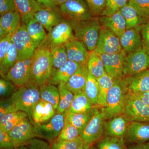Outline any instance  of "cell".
<instances>
[{"instance_id":"6da1fadb","label":"cell","mask_w":149,"mask_h":149,"mask_svg":"<svg viewBox=\"0 0 149 149\" xmlns=\"http://www.w3.org/2000/svg\"><path fill=\"white\" fill-rule=\"evenodd\" d=\"M52 72L50 49L47 41L37 48L34 54L30 83L39 87L47 84Z\"/></svg>"},{"instance_id":"7a4b0ae2","label":"cell","mask_w":149,"mask_h":149,"mask_svg":"<svg viewBox=\"0 0 149 149\" xmlns=\"http://www.w3.org/2000/svg\"><path fill=\"white\" fill-rule=\"evenodd\" d=\"M40 88L37 85L30 82L19 88L10 97L16 111L26 113L33 125L32 111L40 100Z\"/></svg>"},{"instance_id":"3957f363","label":"cell","mask_w":149,"mask_h":149,"mask_svg":"<svg viewBox=\"0 0 149 149\" xmlns=\"http://www.w3.org/2000/svg\"><path fill=\"white\" fill-rule=\"evenodd\" d=\"M68 20L73 28L74 37L85 44L89 52L95 50L101 28L99 17L83 21Z\"/></svg>"},{"instance_id":"277c9868","label":"cell","mask_w":149,"mask_h":149,"mask_svg":"<svg viewBox=\"0 0 149 149\" xmlns=\"http://www.w3.org/2000/svg\"><path fill=\"white\" fill-rule=\"evenodd\" d=\"M128 91L125 78L116 79L107 96L106 106L104 108L106 120L123 113L125 97Z\"/></svg>"},{"instance_id":"5b68a950","label":"cell","mask_w":149,"mask_h":149,"mask_svg":"<svg viewBox=\"0 0 149 149\" xmlns=\"http://www.w3.org/2000/svg\"><path fill=\"white\" fill-rule=\"evenodd\" d=\"M92 118L80 134L84 143L92 145L101 139L104 134L105 113L104 108L94 107Z\"/></svg>"},{"instance_id":"8992f818","label":"cell","mask_w":149,"mask_h":149,"mask_svg":"<svg viewBox=\"0 0 149 149\" xmlns=\"http://www.w3.org/2000/svg\"><path fill=\"white\" fill-rule=\"evenodd\" d=\"M123 114L130 122H149V107L136 93L128 91Z\"/></svg>"},{"instance_id":"52a82bcc","label":"cell","mask_w":149,"mask_h":149,"mask_svg":"<svg viewBox=\"0 0 149 149\" xmlns=\"http://www.w3.org/2000/svg\"><path fill=\"white\" fill-rule=\"evenodd\" d=\"M66 112L64 113H57L50 120L34 124L33 126L36 138L49 143L57 139L65 123Z\"/></svg>"},{"instance_id":"ba28073f","label":"cell","mask_w":149,"mask_h":149,"mask_svg":"<svg viewBox=\"0 0 149 149\" xmlns=\"http://www.w3.org/2000/svg\"><path fill=\"white\" fill-rule=\"evenodd\" d=\"M58 8L65 18L68 20L83 21L95 17L85 0H68Z\"/></svg>"},{"instance_id":"9c48e42d","label":"cell","mask_w":149,"mask_h":149,"mask_svg":"<svg viewBox=\"0 0 149 149\" xmlns=\"http://www.w3.org/2000/svg\"><path fill=\"white\" fill-rule=\"evenodd\" d=\"M11 41L18 52V60L32 57L38 48L29 36L25 24L22 22L13 34Z\"/></svg>"},{"instance_id":"30bf717a","label":"cell","mask_w":149,"mask_h":149,"mask_svg":"<svg viewBox=\"0 0 149 149\" xmlns=\"http://www.w3.org/2000/svg\"><path fill=\"white\" fill-rule=\"evenodd\" d=\"M149 69V55L143 47L127 53L123 68V77H130Z\"/></svg>"},{"instance_id":"8fae6325","label":"cell","mask_w":149,"mask_h":149,"mask_svg":"<svg viewBox=\"0 0 149 149\" xmlns=\"http://www.w3.org/2000/svg\"><path fill=\"white\" fill-rule=\"evenodd\" d=\"M34 56L18 60L4 78L12 81L18 88L30 83Z\"/></svg>"},{"instance_id":"7c38bea8","label":"cell","mask_w":149,"mask_h":149,"mask_svg":"<svg viewBox=\"0 0 149 149\" xmlns=\"http://www.w3.org/2000/svg\"><path fill=\"white\" fill-rule=\"evenodd\" d=\"M8 134L15 148L27 146L29 141L36 138L34 126L28 117L22 119Z\"/></svg>"},{"instance_id":"4fadbf2b","label":"cell","mask_w":149,"mask_h":149,"mask_svg":"<svg viewBox=\"0 0 149 149\" xmlns=\"http://www.w3.org/2000/svg\"><path fill=\"white\" fill-rule=\"evenodd\" d=\"M120 38L109 29L101 27L95 52L99 54L117 53L122 50Z\"/></svg>"},{"instance_id":"5bb4252c","label":"cell","mask_w":149,"mask_h":149,"mask_svg":"<svg viewBox=\"0 0 149 149\" xmlns=\"http://www.w3.org/2000/svg\"><path fill=\"white\" fill-rule=\"evenodd\" d=\"M100 55L107 73L114 79L120 80L123 78V68L127 53L122 50L117 53Z\"/></svg>"},{"instance_id":"9a60e30c","label":"cell","mask_w":149,"mask_h":149,"mask_svg":"<svg viewBox=\"0 0 149 149\" xmlns=\"http://www.w3.org/2000/svg\"><path fill=\"white\" fill-rule=\"evenodd\" d=\"M74 37L73 28L68 19H65L54 27L47 35L49 47L64 45Z\"/></svg>"},{"instance_id":"2e32d148","label":"cell","mask_w":149,"mask_h":149,"mask_svg":"<svg viewBox=\"0 0 149 149\" xmlns=\"http://www.w3.org/2000/svg\"><path fill=\"white\" fill-rule=\"evenodd\" d=\"M68 60L81 65H87L89 52L85 44L74 37L64 45Z\"/></svg>"},{"instance_id":"e0dca14e","label":"cell","mask_w":149,"mask_h":149,"mask_svg":"<svg viewBox=\"0 0 149 149\" xmlns=\"http://www.w3.org/2000/svg\"><path fill=\"white\" fill-rule=\"evenodd\" d=\"M124 140L134 144L146 143L149 141V122H130Z\"/></svg>"},{"instance_id":"ac0fdd59","label":"cell","mask_w":149,"mask_h":149,"mask_svg":"<svg viewBox=\"0 0 149 149\" xmlns=\"http://www.w3.org/2000/svg\"><path fill=\"white\" fill-rule=\"evenodd\" d=\"M34 17L48 32L65 19L58 8H44L35 13Z\"/></svg>"},{"instance_id":"d6986e66","label":"cell","mask_w":149,"mask_h":149,"mask_svg":"<svg viewBox=\"0 0 149 149\" xmlns=\"http://www.w3.org/2000/svg\"><path fill=\"white\" fill-rule=\"evenodd\" d=\"M130 122L123 114L105 120L104 123V134L105 136L124 138Z\"/></svg>"},{"instance_id":"ffe728a7","label":"cell","mask_w":149,"mask_h":149,"mask_svg":"<svg viewBox=\"0 0 149 149\" xmlns=\"http://www.w3.org/2000/svg\"><path fill=\"white\" fill-rule=\"evenodd\" d=\"M101 27L109 29L120 38L126 30V24L125 19L120 11L109 16L99 17Z\"/></svg>"},{"instance_id":"44dd1931","label":"cell","mask_w":149,"mask_h":149,"mask_svg":"<svg viewBox=\"0 0 149 149\" xmlns=\"http://www.w3.org/2000/svg\"><path fill=\"white\" fill-rule=\"evenodd\" d=\"M140 29H127L120 37V41L122 49L127 53L135 52L143 47Z\"/></svg>"},{"instance_id":"7402d4cb","label":"cell","mask_w":149,"mask_h":149,"mask_svg":"<svg viewBox=\"0 0 149 149\" xmlns=\"http://www.w3.org/2000/svg\"><path fill=\"white\" fill-rule=\"evenodd\" d=\"M16 10L21 17L22 22L26 24L34 19L35 13L45 8L37 0H14Z\"/></svg>"},{"instance_id":"603a6c76","label":"cell","mask_w":149,"mask_h":149,"mask_svg":"<svg viewBox=\"0 0 149 149\" xmlns=\"http://www.w3.org/2000/svg\"><path fill=\"white\" fill-rule=\"evenodd\" d=\"M80 65L75 62L68 61L51 74L48 83L55 85H58L61 83L66 84Z\"/></svg>"},{"instance_id":"cb8c5ba5","label":"cell","mask_w":149,"mask_h":149,"mask_svg":"<svg viewBox=\"0 0 149 149\" xmlns=\"http://www.w3.org/2000/svg\"><path fill=\"white\" fill-rule=\"evenodd\" d=\"M123 78L127 83L128 91L140 94L149 91V69Z\"/></svg>"},{"instance_id":"d4e9b609","label":"cell","mask_w":149,"mask_h":149,"mask_svg":"<svg viewBox=\"0 0 149 149\" xmlns=\"http://www.w3.org/2000/svg\"><path fill=\"white\" fill-rule=\"evenodd\" d=\"M56 113V110L52 104L40 99L32 110L33 125L50 120Z\"/></svg>"},{"instance_id":"484cf974","label":"cell","mask_w":149,"mask_h":149,"mask_svg":"<svg viewBox=\"0 0 149 149\" xmlns=\"http://www.w3.org/2000/svg\"><path fill=\"white\" fill-rule=\"evenodd\" d=\"M89 74L87 65H80L65 84L67 88L74 95L84 91Z\"/></svg>"},{"instance_id":"4316f807","label":"cell","mask_w":149,"mask_h":149,"mask_svg":"<svg viewBox=\"0 0 149 149\" xmlns=\"http://www.w3.org/2000/svg\"><path fill=\"white\" fill-rule=\"evenodd\" d=\"M22 24L21 17L17 11L9 12L0 17V27L7 34H13Z\"/></svg>"},{"instance_id":"83f0119b","label":"cell","mask_w":149,"mask_h":149,"mask_svg":"<svg viewBox=\"0 0 149 149\" xmlns=\"http://www.w3.org/2000/svg\"><path fill=\"white\" fill-rule=\"evenodd\" d=\"M27 32L38 47L47 40V35L42 24L32 19L24 24Z\"/></svg>"},{"instance_id":"f1b7e54d","label":"cell","mask_w":149,"mask_h":149,"mask_svg":"<svg viewBox=\"0 0 149 149\" xmlns=\"http://www.w3.org/2000/svg\"><path fill=\"white\" fill-rule=\"evenodd\" d=\"M18 60V54L15 46L11 41L5 56L0 62V74L5 78Z\"/></svg>"},{"instance_id":"f546056e","label":"cell","mask_w":149,"mask_h":149,"mask_svg":"<svg viewBox=\"0 0 149 149\" xmlns=\"http://www.w3.org/2000/svg\"><path fill=\"white\" fill-rule=\"evenodd\" d=\"M93 105L84 91L74 95L71 106L68 111L71 113H79L90 111Z\"/></svg>"},{"instance_id":"4dcf8cb0","label":"cell","mask_w":149,"mask_h":149,"mask_svg":"<svg viewBox=\"0 0 149 149\" xmlns=\"http://www.w3.org/2000/svg\"><path fill=\"white\" fill-rule=\"evenodd\" d=\"M99 85V95L97 107L105 108L106 106L107 98L110 89L114 85L116 79L106 73L97 79Z\"/></svg>"},{"instance_id":"1f68e13d","label":"cell","mask_w":149,"mask_h":149,"mask_svg":"<svg viewBox=\"0 0 149 149\" xmlns=\"http://www.w3.org/2000/svg\"><path fill=\"white\" fill-rule=\"evenodd\" d=\"M87 66L89 73L96 79L107 73L100 56L95 51L90 52Z\"/></svg>"},{"instance_id":"d6a6232c","label":"cell","mask_w":149,"mask_h":149,"mask_svg":"<svg viewBox=\"0 0 149 149\" xmlns=\"http://www.w3.org/2000/svg\"><path fill=\"white\" fill-rule=\"evenodd\" d=\"M40 99L52 104L57 110L60 102L58 88L56 85L47 83L40 87Z\"/></svg>"},{"instance_id":"836d02e7","label":"cell","mask_w":149,"mask_h":149,"mask_svg":"<svg viewBox=\"0 0 149 149\" xmlns=\"http://www.w3.org/2000/svg\"><path fill=\"white\" fill-rule=\"evenodd\" d=\"M27 117V113L22 111L8 113L0 118V130L8 133L22 119Z\"/></svg>"},{"instance_id":"e575fe53","label":"cell","mask_w":149,"mask_h":149,"mask_svg":"<svg viewBox=\"0 0 149 149\" xmlns=\"http://www.w3.org/2000/svg\"><path fill=\"white\" fill-rule=\"evenodd\" d=\"M93 114L92 110L90 111L79 113H71L68 112L67 111L66 112L65 118L71 124L78 129L81 134L91 120Z\"/></svg>"},{"instance_id":"d590c367","label":"cell","mask_w":149,"mask_h":149,"mask_svg":"<svg viewBox=\"0 0 149 149\" xmlns=\"http://www.w3.org/2000/svg\"><path fill=\"white\" fill-rule=\"evenodd\" d=\"M50 49L52 61V74L63 65L68 61V58L64 45L50 47Z\"/></svg>"},{"instance_id":"8d00e7d4","label":"cell","mask_w":149,"mask_h":149,"mask_svg":"<svg viewBox=\"0 0 149 149\" xmlns=\"http://www.w3.org/2000/svg\"><path fill=\"white\" fill-rule=\"evenodd\" d=\"M120 12L125 19L126 24V30L138 28L140 29L141 19L136 10L128 3L120 10Z\"/></svg>"},{"instance_id":"74e56055","label":"cell","mask_w":149,"mask_h":149,"mask_svg":"<svg viewBox=\"0 0 149 149\" xmlns=\"http://www.w3.org/2000/svg\"><path fill=\"white\" fill-rule=\"evenodd\" d=\"M60 95V102L57 113H64L69 109L74 94L67 88L65 83H61L58 85Z\"/></svg>"},{"instance_id":"f35d334b","label":"cell","mask_w":149,"mask_h":149,"mask_svg":"<svg viewBox=\"0 0 149 149\" xmlns=\"http://www.w3.org/2000/svg\"><path fill=\"white\" fill-rule=\"evenodd\" d=\"M96 143L99 149H128L123 137L105 136Z\"/></svg>"},{"instance_id":"ab89813d","label":"cell","mask_w":149,"mask_h":149,"mask_svg":"<svg viewBox=\"0 0 149 149\" xmlns=\"http://www.w3.org/2000/svg\"><path fill=\"white\" fill-rule=\"evenodd\" d=\"M99 91L97 80L89 73L84 91L94 107L98 106Z\"/></svg>"},{"instance_id":"60d3db41","label":"cell","mask_w":149,"mask_h":149,"mask_svg":"<svg viewBox=\"0 0 149 149\" xmlns=\"http://www.w3.org/2000/svg\"><path fill=\"white\" fill-rule=\"evenodd\" d=\"M128 3L136 10L142 24L149 20V0H129Z\"/></svg>"},{"instance_id":"b9f144b4","label":"cell","mask_w":149,"mask_h":149,"mask_svg":"<svg viewBox=\"0 0 149 149\" xmlns=\"http://www.w3.org/2000/svg\"><path fill=\"white\" fill-rule=\"evenodd\" d=\"M80 131L65 118V123L59 136L56 139L58 141H70L80 137Z\"/></svg>"},{"instance_id":"7bdbcfd3","label":"cell","mask_w":149,"mask_h":149,"mask_svg":"<svg viewBox=\"0 0 149 149\" xmlns=\"http://www.w3.org/2000/svg\"><path fill=\"white\" fill-rule=\"evenodd\" d=\"M18 88V87L12 81L1 77L0 79L1 100L10 98Z\"/></svg>"},{"instance_id":"ee69618b","label":"cell","mask_w":149,"mask_h":149,"mask_svg":"<svg viewBox=\"0 0 149 149\" xmlns=\"http://www.w3.org/2000/svg\"><path fill=\"white\" fill-rule=\"evenodd\" d=\"M128 1L129 0H106L102 16H109L116 13L127 4Z\"/></svg>"},{"instance_id":"f6af8a7d","label":"cell","mask_w":149,"mask_h":149,"mask_svg":"<svg viewBox=\"0 0 149 149\" xmlns=\"http://www.w3.org/2000/svg\"><path fill=\"white\" fill-rule=\"evenodd\" d=\"M84 142L80 136L70 141H58L50 143L51 149H77Z\"/></svg>"},{"instance_id":"bcb514c9","label":"cell","mask_w":149,"mask_h":149,"mask_svg":"<svg viewBox=\"0 0 149 149\" xmlns=\"http://www.w3.org/2000/svg\"><path fill=\"white\" fill-rule=\"evenodd\" d=\"M94 17L102 16L104 9L106 0H85Z\"/></svg>"},{"instance_id":"7dc6e473","label":"cell","mask_w":149,"mask_h":149,"mask_svg":"<svg viewBox=\"0 0 149 149\" xmlns=\"http://www.w3.org/2000/svg\"><path fill=\"white\" fill-rule=\"evenodd\" d=\"M16 111L10 98L1 99L0 101V118L4 116Z\"/></svg>"},{"instance_id":"c3c4849f","label":"cell","mask_w":149,"mask_h":149,"mask_svg":"<svg viewBox=\"0 0 149 149\" xmlns=\"http://www.w3.org/2000/svg\"><path fill=\"white\" fill-rule=\"evenodd\" d=\"M140 33L143 47L149 55V20L141 25Z\"/></svg>"},{"instance_id":"681fc988","label":"cell","mask_w":149,"mask_h":149,"mask_svg":"<svg viewBox=\"0 0 149 149\" xmlns=\"http://www.w3.org/2000/svg\"><path fill=\"white\" fill-rule=\"evenodd\" d=\"M12 34H8L0 37V62L5 56L11 42Z\"/></svg>"},{"instance_id":"f907efd6","label":"cell","mask_w":149,"mask_h":149,"mask_svg":"<svg viewBox=\"0 0 149 149\" xmlns=\"http://www.w3.org/2000/svg\"><path fill=\"white\" fill-rule=\"evenodd\" d=\"M27 146L29 149H51L50 144L47 141L37 138L32 139Z\"/></svg>"},{"instance_id":"816d5d0a","label":"cell","mask_w":149,"mask_h":149,"mask_svg":"<svg viewBox=\"0 0 149 149\" xmlns=\"http://www.w3.org/2000/svg\"><path fill=\"white\" fill-rule=\"evenodd\" d=\"M14 0H0V15L16 11Z\"/></svg>"},{"instance_id":"f5cc1de1","label":"cell","mask_w":149,"mask_h":149,"mask_svg":"<svg viewBox=\"0 0 149 149\" xmlns=\"http://www.w3.org/2000/svg\"><path fill=\"white\" fill-rule=\"evenodd\" d=\"M15 148L7 133L0 130V149Z\"/></svg>"},{"instance_id":"db71d44e","label":"cell","mask_w":149,"mask_h":149,"mask_svg":"<svg viewBox=\"0 0 149 149\" xmlns=\"http://www.w3.org/2000/svg\"><path fill=\"white\" fill-rule=\"evenodd\" d=\"M41 4L45 7L49 8H58L54 5L52 0H37Z\"/></svg>"},{"instance_id":"11a10c76","label":"cell","mask_w":149,"mask_h":149,"mask_svg":"<svg viewBox=\"0 0 149 149\" xmlns=\"http://www.w3.org/2000/svg\"><path fill=\"white\" fill-rule=\"evenodd\" d=\"M136 94L141 98V100L146 104L149 107V91L145 93Z\"/></svg>"},{"instance_id":"9f6ffc18","label":"cell","mask_w":149,"mask_h":149,"mask_svg":"<svg viewBox=\"0 0 149 149\" xmlns=\"http://www.w3.org/2000/svg\"><path fill=\"white\" fill-rule=\"evenodd\" d=\"M128 149H149L145 147L143 144H133L128 147Z\"/></svg>"},{"instance_id":"6f0895ef","label":"cell","mask_w":149,"mask_h":149,"mask_svg":"<svg viewBox=\"0 0 149 149\" xmlns=\"http://www.w3.org/2000/svg\"><path fill=\"white\" fill-rule=\"evenodd\" d=\"M67 1L68 0H52L54 5L56 7L59 6Z\"/></svg>"},{"instance_id":"680465c9","label":"cell","mask_w":149,"mask_h":149,"mask_svg":"<svg viewBox=\"0 0 149 149\" xmlns=\"http://www.w3.org/2000/svg\"><path fill=\"white\" fill-rule=\"evenodd\" d=\"M91 146L83 143L77 149H89Z\"/></svg>"},{"instance_id":"91938a15","label":"cell","mask_w":149,"mask_h":149,"mask_svg":"<svg viewBox=\"0 0 149 149\" xmlns=\"http://www.w3.org/2000/svg\"><path fill=\"white\" fill-rule=\"evenodd\" d=\"M6 35H7V34L6 33L5 30L1 27H0V37H2Z\"/></svg>"},{"instance_id":"94428289","label":"cell","mask_w":149,"mask_h":149,"mask_svg":"<svg viewBox=\"0 0 149 149\" xmlns=\"http://www.w3.org/2000/svg\"><path fill=\"white\" fill-rule=\"evenodd\" d=\"M14 149H29L27 146H21L17 147Z\"/></svg>"},{"instance_id":"6125c7cd","label":"cell","mask_w":149,"mask_h":149,"mask_svg":"<svg viewBox=\"0 0 149 149\" xmlns=\"http://www.w3.org/2000/svg\"><path fill=\"white\" fill-rule=\"evenodd\" d=\"M145 147H146L148 149H149V142L148 143H145L143 144Z\"/></svg>"},{"instance_id":"be15d7a7","label":"cell","mask_w":149,"mask_h":149,"mask_svg":"<svg viewBox=\"0 0 149 149\" xmlns=\"http://www.w3.org/2000/svg\"><path fill=\"white\" fill-rule=\"evenodd\" d=\"M89 149H96V148H95V147H93V146H91V147H90V148H89Z\"/></svg>"}]
</instances>
